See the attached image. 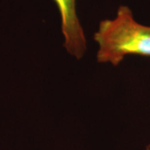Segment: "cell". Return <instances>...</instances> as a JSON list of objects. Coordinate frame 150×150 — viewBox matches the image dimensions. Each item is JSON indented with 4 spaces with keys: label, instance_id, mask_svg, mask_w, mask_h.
<instances>
[{
    "label": "cell",
    "instance_id": "obj_2",
    "mask_svg": "<svg viewBox=\"0 0 150 150\" xmlns=\"http://www.w3.org/2000/svg\"><path fill=\"white\" fill-rule=\"evenodd\" d=\"M61 18L64 46L67 52L77 59L85 54L87 41L83 28L76 11V0H54Z\"/></svg>",
    "mask_w": 150,
    "mask_h": 150
},
{
    "label": "cell",
    "instance_id": "obj_1",
    "mask_svg": "<svg viewBox=\"0 0 150 150\" xmlns=\"http://www.w3.org/2000/svg\"><path fill=\"white\" fill-rule=\"evenodd\" d=\"M93 39L100 64L117 66L129 55L150 57V26L136 21L128 6H119L114 18L100 22Z\"/></svg>",
    "mask_w": 150,
    "mask_h": 150
},
{
    "label": "cell",
    "instance_id": "obj_3",
    "mask_svg": "<svg viewBox=\"0 0 150 150\" xmlns=\"http://www.w3.org/2000/svg\"><path fill=\"white\" fill-rule=\"evenodd\" d=\"M146 150H150V145H149V146L146 148Z\"/></svg>",
    "mask_w": 150,
    "mask_h": 150
}]
</instances>
